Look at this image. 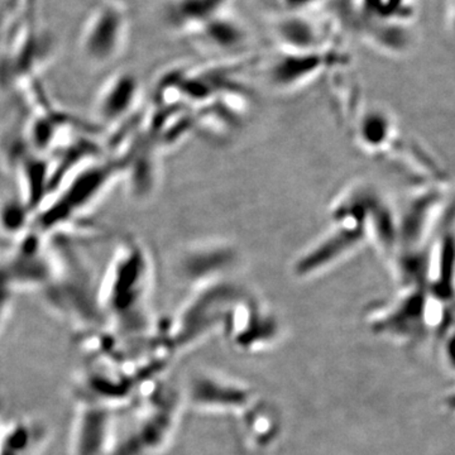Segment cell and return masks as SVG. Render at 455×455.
<instances>
[{"mask_svg":"<svg viewBox=\"0 0 455 455\" xmlns=\"http://www.w3.org/2000/svg\"><path fill=\"white\" fill-rule=\"evenodd\" d=\"M178 397L166 394L143 412L122 438L113 436L107 455H158L170 443L176 427Z\"/></svg>","mask_w":455,"mask_h":455,"instance_id":"3","label":"cell"},{"mask_svg":"<svg viewBox=\"0 0 455 455\" xmlns=\"http://www.w3.org/2000/svg\"><path fill=\"white\" fill-rule=\"evenodd\" d=\"M46 439V427L38 421H14L0 430V455H38Z\"/></svg>","mask_w":455,"mask_h":455,"instance_id":"12","label":"cell"},{"mask_svg":"<svg viewBox=\"0 0 455 455\" xmlns=\"http://www.w3.org/2000/svg\"><path fill=\"white\" fill-rule=\"evenodd\" d=\"M233 250L221 244L200 245L191 248L184 260H182V272L190 283L199 286L211 283L224 269L235 262Z\"/></svg>","mask_w":455,"mask_h":455,"instance_id":"11","label":"cell"},{"mask_svg":"<svg viewBox=\"0 0 455 455\" xmlns=\"http://www.w3.org/2000/svg\"><path fill=\"white\" fill-rule=\"evenodd\" d=\"M394 125L386 114L381 112L370 113L364 116L359 127V140L370 149H379L390 142Z\"/></svg>","mask_w":455,"mask_h":455,"instance_id":"16","label":"cell"},{"mask_svg":"<svg viewBox=\"0 0 455 455\" xmlns=\"http://www.w3.org/2000/svg\"><path fill=\"white\" fill-rule=\"evenodd\" d=\"M341 0H275L283 13H333Z\"/></svg>","mask_w":455,"mask_h":455,"instance_id":"17","label":"cell"},{"mask_svg":"<svg viewBox=\"0 0 455 455\" xmlns=\"http://www.w3.org/2000/svg\"><path fill=\"white\" fill-rule=\"evenodd\" d=\"M140 95L139 79L128 71L107 80L95 101V113L107 125L118 124L136 109Z\"/></svg>","mask_w":455,"mask_h":455,"instance_id":"9","label":"cell"},{"mask_svg":"<svg viewBox=\"0 0 455 455\" xmlns=\"http://www.w3.org/2000/svg\"><path fill=\"white\" fill-rule=\"evenodd\" d=\"M29 209L20 199L0 200V235L23 238L28 226Z\"/></svg>","mask_w":455,"mask_h":455,"instance_id":"15","label":"cell"},{"mask_svg":"<svg viewBox=\"0 0 455 455\" xmlns=\"http://www.w3.org/2000/svg\"><path fill=\"white\" fill-rule=\"evenodd\" d=\"M245 439L252 447L263 449L275 443L281 430L280 416L274 407L259 403V400L241 415Z\"/></svg>","mask_w":455,"mask_h":455,"instance_id":"14","label":"cell"},{"mask_svg":"<svg viewBox=\"0 0 455 455\" xmlns=\"http://www.w3.org/2000/svg\"><path fill=\"white\" fill-rule=\"evenodd\" d=\"M152 274L151 257L145 248L136 242H125L110 262L99 291L101 311L122 328H142Z\"/></svg>","mask_w":455,"mask_h":455,"instance_id":"2","label":"cell"},{"mask_svg":"<svg viewBox=\"0 0 455 455\" xmlns=\"http://www.w3.org/2000/svg\"><path fill=\"white\" fill-rule=\"evenodd\" d=\"M188 398L202 411L239 416L257 401L251 386L214 373L196 374L188 383Z\"/></svg>","mask_w":455,"mask_h":455,"instance_id":"7","label":"cell"},{"mask_svg":"<svg viewBox=\"0 0 455 455\" xmlns=\"http://www.w3.org/2000/svg\"><path fill=\"white\" fill-rule=\"evenodd\" d=\"M349 64L350 56L344 46L319 51L276 50L266 73L272 85L292 89L320 75L346 70Z\"/></svg>","mask_w":455,"mask_h":455,"instance_id":"4","label":"cell"},{"mask_svg":"<svg viewBox=\"0 0 455 455\" xmlns=\"http://www.w3.org/2000/svg\"><path fill=\"white\" fill-rule=\"evenodd\" d=\"M235 0H173L167 9L171 25L184 33L211 18L229 13Z\"/></svg>","mask_w":455,"mask_h":455,"instance_id":"13","label":"cell"},{"mask_svg":"<svg viewBox=\"0 0 455 455\" xmlns=\"http://www.w3.org/2000/svg\"><path fill=\"white\" fill-rule=\"evenodd\" d=\"M128 20L116 3L98 5L90 13L80 35V51L84 59L94 66H107L122 55L127 42Z\"/></svg>","mask_w":455,"mask_h":455,"instance_id":"6","label":"cell"},{"mask_svg":"<svg viewBox=\"0 0 455 455\" xmlns=\"http://www.w3.org/2000/svg\"><path fill=\"white\" fill-rule=\"evenodd\" d=\"M276 50L319 51L344 46V32L331 13H283L272 25Z\"/></svg>","mask_w":455,"mask_h":455,"instance_id":"5","label":"cell"},{"mask_svg":"<svg viewBox=\"0 0 455 455\" xmlns=\"http://www.w3.org/2000/svg\"><path fill=\"white\" fill-rule=\"evenodd\" d=\"M116 433L112 406L84 401L74 421L71 455H107Z\"/></svg>","mask_w":455,"mask_h":455,"instance_id":"8","label":"cell"},{"mask_svg":"<svg viewBox=\"0 0 455 455\" xmlns=\"http://www.w3.org/2000/svg\"><path fill=\"white\" fill-rule=\"evenodd\" d=\"M184 33L196 44L220 52L241 50L248 38L244 27L230 13L204 20Z\"/></svg>","mask_w":455,"mask_h":455,"instance_id":"10","label":"cell"},{"mask_svg":"<svg viewBox=\"0 0 455 455\" xmlns=\"http://www.w3.org/2000/svg\"><path fill=\"white\" fill-rule=\"evenodd\" d=\"M331 14L344 35L386 55L403 56L414 46L420 7L418 0H341Z\"/></svg>","mask_w":455,"mask_h":455,"instance_id":"1","label":"cell"}]
</instances>
